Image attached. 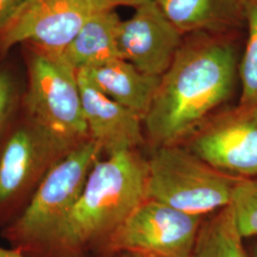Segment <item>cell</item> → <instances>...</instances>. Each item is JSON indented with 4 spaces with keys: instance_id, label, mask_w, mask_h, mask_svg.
Instances as JSON below:
<instances>
[{
    "instance_id": "1",
    "label": "cell",
    "mask_w": 257,
    "mask_h": 257,
    "mask_svg": "<svg viewBox=\"0 0 257 257\" xmlns=\"http://www.w3.org/2000/svg\"><path fill=\"white\" fill-rule=\"evenodd\" d=\"M236 71L237 54L230 40L193 34L160 78L143 120L148 138L159 147L193 135L230 98Z\"/></svg>"
},
{
    "instance_id": "2",
    "label": "cell",
    "mask_w": 257,
    "mask_h": 257,
    "mask_svg": "<svg viewBox=\"0 0 257 257\" xmlns=\"http://www.w3.org/2000/svg\"><path fill=\"white\" fill-rule=\"evenodd\" d=\"M147 179L148 160L137 150L98 159L74 207L38 252L69 256L106 240L147 199Z\"/></svg>"
},
{
    "instance_id": "3",
    "label": "cell",
    "mask_w": 257,
    "mask_h": 257,
    "mask_svg": "<svg viewBox=\"0 0 257 257\" xmlns=\"http://www.w3.org/2000/svg\"><path fill=\"white\" fill-rule=\"evenodd\" d=\"M238 179L217 171L187 148L159 146L148 160L147 199L203 217L230 205Z\"/></svg>"
},
{
    "instance_id": "4",
    "label": "cell",
    "mask_w": 257,
    "mask_h": 257,
    "mask_svg": "<svg viewBox=\"0 0 257 257\" xmlns=\"http://www.w3.org/2000/svg\"><path fill=\"white\" fill-rule=\"evenodd\" d=\"M101 154V148L89 138L53 166L27 207L7 228V237L19 249L43 248L77 201Z\"/></svg>"
},
{
    "instance_id": "5",
    "label": "cell",
    "mask_w": 257,
    "mask_h": 257,
    "mask_svg": "<svg viewBox=\"0 0 257 257\" xmlns=\"http://www.w3.org/2000/svg\"><path fill=\"white\" fill-rule=\"evenodd\" d=\"M72 147L28 117L0 136V223L16 220L49 171Z\"/></svg>"
},
{
    "instance_id": "6",
    "label": "cell",
    "mask_w": 257,
    "mask_h": 257,
    "mask_svg": "<svg viewBox=\"0 0 257 257\" xmlns=\"http://www.w3.org/2000/svg\"><path fill=\"white\" fill-rule=\"evenodd\" d=\"M22 108L28 117L72 147L90 138L77 71L63 55L34 47Z\"/></svg>"
},
{
    "instance_id": "7",
    "label": "cell",
    "mask_w": 257,
    "mask_h": 257,
    "mask_svg": "<svg viewBox=\"0 0 257 257\" xmlns=\"http://www.w3.org/2000/svg\"><path fill=\"white\" fill-rule=\"evenodd\" d=\"M202 216L146 199L105 240L110 252L143 257H192Z\"/></svg>"
},
{
    "instance_id": "8",
    "label": "cell",
    "mask_w": 257,
    "mask_h": 257,
    "mask_svg": "<svg viewBox=\"0 0 257 257\" xmlns=\"http://www.w3.org/2000/svg\"><path fill=\"white\" fill-rule=\"evenodd\" d=\"M189 138L186 148L217 171L257 177V106L239 104L213 114Z\"/></svg>"
},
{
    "instance_id": "9",
    "label": "cell",
    "mask_w": 257,
    "mask_h": 257,
    "mask_svg": "<svg viewBox=\"0 0 257 257\" xmlns=\"http://www.w3.org/2000/svg\"><path fill=\"white\" fill-rule=\"evenodd\" d=\"M92 0H28L0 34V52L19 43L63 55L95 11Z\"/></svg>"
},
{
    "instance_id": "10",
    "label": "cell",
    "mask_w": 257,
    "mask_h": 257,
    "mask_svg": "<svg viewBox=\"0 0 257 257\" xmlns=\"http://www.w3.org/2000/svg\"><path fill=\"white\" fill-rule=\"evenodd\" d=\"M183 35L167 19L156 0L136 8L121 21L117 46L120 58L145 74L162 76L183 44Z\"/></svg>"
},
{
    "instance_id": "11",
    "label": "cell",
    "mask_w": 257,
    "mask_h": 257,
    "mask_svg": "<svg viewBox=\"0 0 257 257\" xmlns=\"http://www.w3.org/2000/svg\"><path fill=\"white\" fill-rule=\"evenodd\" d=\"M77 76L89 136L102 153L110 156L141 146L145 142L143 118L102 93L81 72Z\"/></svg>"
},
{
    "instance_id": "12",
    "label": "cell",
    "mask_w": 257,
    "mask_h": 257,
    "mask_svg": "<svg viewBox=\"0 0 257 257\" xmlns=\"http://www.w3.org/2000/svg\"><path fill=\"white\" fill-rule=\"evenodd\" d=\"M81 72L92 85L113 101L145 118L161 76L145 74L135 65L115 58Z\"/></svg>"
},
{
    "instance_id": "13",
    "label": "cell",
    "mask_w": 257,
    "mask_h": 257,
    "mask_svg": "<svg viewBox=\"0 0 257 257\" xmlns=\"http://www.w3.org/2000/svg\"><path fill=\"white\" fill-rule=\"evenodd\" d=\"M179 32L224 35L243 21L244 0H156Z\"/></svg>"
},
{
    "instance_id": "14",
    "label": "cell",
    "mask_w": 257,
    "mask_h": 257,
    "mask_svg": "<svg viewBox=\"0 0 257 257\" xmlns=\"http://www.w3.org/2000/svg\"><path fill=\"white\" fill-rule=\"evenodd\" d=\"M120 20L114 10H95L63 53L78 72L120 58L117 36Z\"/></svg>"
},
{
    "instance_id": "15",
    "label": "cell",
    "mask_w": 257,
    "mask_h": 257,
    "mask_svg": "<svg viewBox=\"0 0 257 257\" xmlns=\"http://www.w3.org/2000/svg\"><path fill=\"white\" fill-rule=\"evenodd\" d=\"M194 257H248L239 233L232 207L229 205L201 225Z\"/></svg>"
},
{
    "instance_id": "16",
    "label": "cell",
    "mask_w": 257,
    "mask_h": 257,
    "mask_svg": "<svg viewBox=\"0 0 257 257\" xmlns=\"http://www.w3.org/2000/svg\"><path fill=\"white\" fill-rule=\"evenodd\" d=\"M244 16L248 40L238 67L242 86L239 104L257 106V0H244Z\"/></svg>"
},
{
    "instance_id": "17",
    "label": "cell",
    "mask_w": 257,
    "mask_h": 257,
    "mask_svg": "<svg viewBox=\"0 0 257 257\" xmlns=\"http://www.w3.org/2000/svg\"><path fill=\"white\" fill-rule=\"evenodd\" d=\"M230 206L241 236H257V177L238 179L232 191Z\"/></svg>"
},
{
    "instance_id": "18",
    "label": "cell",
    "mask_w": 257,
    "mask_h": 257,
    "mask_svg": "<svg viewBox=\"0 0 257 257\" xmlns=\"http://www.w3.org/2000/svg\"><path fill=\"white\" fill-rule=\"evenodd\" d=\"M19 92L14 74L7 69H0V136L17 115Z\"/></svg>"
},
{
    "instance_id": "19",
    "label": "cell",
    "mask_w": 257,
    "mask_h": 257,
    "mask_svg": "<svg viewBox=\"0 0 257 257\" xmlns=\"http://www.w3.org/2000/svg\"><path fill=\"white\" fill-rule=\"evenodd\" d=\"M28 0H0V34L9 26Z\"/></svg>"
},
{
    "instance_id": "20",
    "label": "cell",
    "mask_w": 257,
    "mask_h": 257,
    "mask_svg": "<svg viewBox=\"0 0 257 257\" xmlns=\"http://www.w3.org/2000/svg\"><path fill=\"white\" fill-rule=\"evenodd\" d=\"M149 1L153 0H92L96 10H114L118 6H131L137 8Z\"/></svg>"
},
{
    "instance_id": "21",
    "label": "cell",
    "mask_w": 257,
    "mask_h": 257,
    "mask_svg": "<svg viewBox=\"0 0 257 257\" xmlns=\"http://www.w3.org/2000/svg\"><path fill=\"white\" fill-rule=\"evenodd\" d=\"M0 257H33L24 253L19 248H6L0 246Z\"/></svg>"
},
{
    "instance_id": "22",
    "label": "cell",
    "mask_w": 257,
    "mask_h": 257,
    "mask_svg": "<svg viewBox=\"0 0 257 257\" xmlns=\"http://www.w3.org/2000/svg\"><path fill=\"white\" fill-rule=\"evenodd\" d=\"M117 257H143L138 255V254H134V253H128V252H119Z\"/></svg>"
},
{
    "instance_id": "23",
    "label": "cell",
    "mask_w": 257,
    "mask_h": 257,
    "mask_svg": "<svg viewBox=\"0 0 257 257\" xmlns=\"http://www.w3.org/2000/svg\"><path fill=\"white\" fill-rule=\"evenodd\" d=\"M252 257H257V246L253 249V252H252Z\"/></svg>"
},
{
    "instance_id": "24",
    "label": "cell",
    "mask_w": 257,
    "mask_h": 257,
    "mask_svg": "<svg viewBox=\"0 0 257 257\" xmlns=\"http://www.w3.org/2000/svg\"><path fill=\"white\" fill-rule=\"evenodd\" d=\"M192 257H194V256H193H193H192Z\"/></svg>"
}]
</instances>
